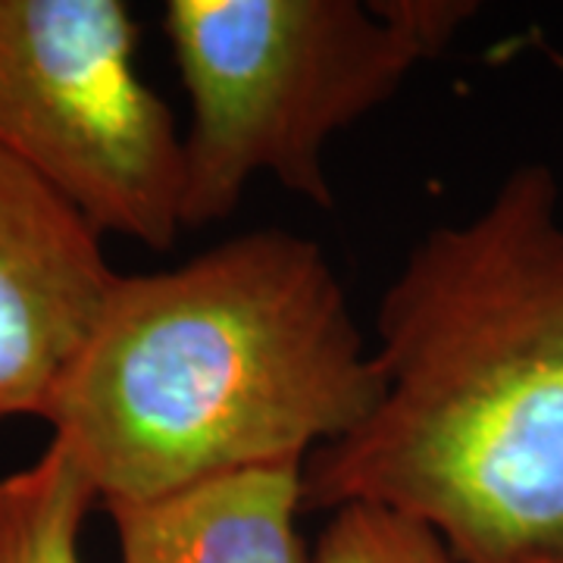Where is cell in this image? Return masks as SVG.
<instances>
[{"mask_svg": "<svg viewBox=\"0 0 563 563\" xmlns=\"http://www.w3.org/2000/svg\"><path fill=\"white\" fill-rule=\"evenodd\" d=\"M383 398L303 463V507L379 504L457 563L563 561V217L542 163L429 232L379 303Z\"/></svg>", "mask_w": 563, "mask_h": 563, "instance_id": "obj_1", "label": "cell"}, {"mask_svg": "<svg viewBox=\"0 0 563 563\" xmlns=\"http://www.w3.org/2000/svg\"><path fill=\"white\" fill-rule=\"evenodd\" d=\"M320 244L261 229L120 276L44 420L103 504L303 463L383 398Z\"/></svg>", "mask_w": 563, "mask_h": 563, "instance_id": "obj_2", "label": "cell"}, {"mask_svg": "<svg viewBox=\"0 0 563 563\" xmlns=\"http://www.w3.org/2000/svg\"><path fill=\"white\" fill-rule=\"evenodd\" d=\"M476 13L463 0H169L188 95L181 225H210L247 181L332 207L325 144L398 95Z\"/></svg>", "mask_w": 563, "mask_h": 563, "instance_id": "obj_3", "label": "cell"}, {"mask_svg": "<svg viewBox=\"0 0 563 563\" xmlns=\"http://www.w3.org/2000/svg\"><path fill=\"white\" fill-rule=\"evenodd\" d=\"M0 151L98 232L166 251L185 229L181 135L120 0H0Z\"/></svg>", "mask_w": 563, "mask_h": 563, "instance_id": "obj_4", "label": "cell"}, {"mask_svg": "<svg viewBox=\"0 0 563 563\" xmlns=\"http://www.w3.org/2000/svg\"><path fill=\"white\" fill-rule=\"evenodd\" d=\"M117 279L101 232L0 151V420H44Z\"/></svg>", "mask_w": 563, "mask_h": 563, "instance_id": "obj_5", "label": "cell"}, {"mask_svg": "<svg viewBox=\"0 0 563 563\" xmlns=\"http://www.w3.org/2000/svg\"><path fill=\"white\" fill-rule=\"evenodd\" d=\"M107 510L120 563H307L303 463L229 473Z\"/></svg>", "mask_w": 563, "mask_h": 563, "instance_id": "obj_6", "label": "cell"}, {"mask_svg": "<svg viewBox=\"0 0 563 563\" xmlns=\"http://www.w3.org/2000/svg\"><path fill=\"white\" fill-rule=\"evenodd\" d=\"M98 488L60 444L0 479V563H81L79 532Z\"/></svg>", "mask_w": 563, "mask_h": 563, "instance_id": "obj_7", "label": "cell"}, {"mask_svg": "<svg viewBox=\"0 0 563 563\" xmlns=\"http://www.w3.org/2000/svg\"><path fill=\"white\" fill-rule=\"evenodd\" d=\"M313 563H457L420 520L379 504H342L322 529Z\"/></svg>", "mask_w": 563, "mask_h": 563, "instance_id": "obj_8", "label": "cell"}, {"mask_svg": "<svg viewBox=\"0 0 563 563\" xmlns=\"http://www.w3.org/2000/svg\"><path fill=\"white\" fill-rule=\"evenodd\" d=\"M558 563H563V561H558Z\"/></svg>", "mask_w": 563, "mask_h": 563, "instance_id": "obj_9", "label": "cell"}]
</instances>
